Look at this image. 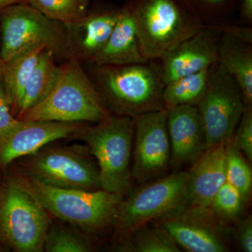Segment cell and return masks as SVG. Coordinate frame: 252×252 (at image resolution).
Returning a JSON list of instances; mask_svg holds the SVG:
<instances>
[{
	"mask_svg": "<svg viewBox=\"0 0 252 252\" xmlns=\"http://www.w3.org/2000/svg\"><path fill=\"white\" fill-rule=\"evenodd\" d=\"M94 65L91 79L111 114L136 118L165 109L159 60L124 65Z\"/></svg>",
	"mask_w": 252,
	"mask_h": 252,
	"instance_id": "cell-1",
	"label": "cell"
},
{
	"mask_svg": "<svg viewBox=\"0 0 252 252\" xmlns=\"http://www.w3.org/2000/svg\"><path fill=\"white\" fill-rule=\"evenodd\" d=\"M141 54L159 60L204 25L182 0H127Z\"/></svg>",
	"mask_w": 252,
	"mask_h": 252,
	"instance_id": "cell-2",
	"label": "cell"
},
{
	"mask_svg": "<svg viewBox=\"0 0 252 252\" xmlns=\"http://www.w3.org/2000/svg\"><path fill=\"white\" fill-rule=\"evenodd\" d=\"M16 177L48 214L90 233H99L114 225L118 207L124 198L103 189L56 188L20 174Z\"/></svg>",
	"mask_w": 252,
	"mask_h": 252,
	"instance_id": "cell-3",
	"label": "cell"
},
{
	"mask_svg": "<svg viewBox=\"0 0 252 252\" xmlns=\"http://www.w3.org/2000/svg\"><path fill=\"white\" fill-rule=\"evenodd\" d=\"M80 63L72 60L61 64V74L54 89L20 120L97 124L109 117L112 114Z\"/></svg>",
	"mask_w": 252,
	"mask_h": 252,
	"instance_id": "cell-4",
	"label": "cell"
},
{
	"mask_svg": "<svg viewBox=\"0 0 252 252\" xmlns=\"http://www.w3.org/2000/svg\"><path fill=\"white\" fill-rule=\"evenodd\" d=\"M135 118L111 114L84 125L74 137L84 141L99 167L101 189L124 195L130 189Z\"/></svg>",
	"mask_w": 252,
	"mask_h": 252,
	"instance_id": "cell-5",
	"label": "cell"
},
{
	"mask_svg": "<svg viewBox=\"0 0 252 252\" xmlns=\"http://www.w3.org/2000/svg\"><path fill=\"white\" fill-rule=\"evenodd\" d=\"M18 174L39 183L61 189H101L99 167L87 145L49 144L18 159Z\"/></svg>",
	"mask_w": 252,
	"mask_h": 252,
	"instance_id": "cell-6",
	"label": "cell"
},
{
	"mask_svg": "<svg viewBox=\"0 0 252 252\" xmlns=\"http://www.w3.org/2000/svg\"><path fill=\"white\" fill-rule=\"evenodd\" d=\"M39 46L54 53L57 60H75L68 46L63 23L46 17L28 4L0 10V54L3 63Z\"/></svg>",
	"mask_w": 252,
	"mask_h": 252,
	"instance_id": "cell-7",
	"label": "cell"
},
{
	"mask_svg": "<svg viewBox=\"0 0 252 252\" xmlns=\"http://www.w3.org/2000/svg\"><path fill=\"white\" fill-rule=\"evenodd\" d=\"M50 225L45 209L16 177L0 189V243L18 252H40Z\"/></svg>",
	"mask_w": 252,
	"mask_h": 252,
	"instance_id": "cell-8",
	"label": "cell"
},
{
	"mask_svg": "<svg viewBox=\"0 0 252 252\" xmlns=\"http://www.w3.org/2000/svg\"><path fill=\"white\" fill-rule=\"evenodd\" d=\"M188 172H175L141 187L122 199L114 225L120 235L170 215L189 205Z\"/></svg>",
	"mask_w": 252,
	"mask_h": 252,
	"instance_id": "cell-9",
	"label": "cell"
},
{
	"mask_svg": "<svg viewBox=\"0 0 252 252\" xmlns=\"http://www.w3.org/2000/svg\"><path fill=\"white\" fill-rule=\"evenodd\" d=\"M245 104L238 84L218 62L210 66L205 92L196 105L207 149L233 138Z\"/></svg>",
	"mask_w": 252,
	"mask_h": 252,
	"instance_id": "cell-10",
	"label": "cell"
},
{
	"mask_svg": "<svg viewBox=\"0 0 252 252\" xmlns=\"http://www.w3.org/2000/svg\"><path fill=\"white\" fill-rule=\"evenodd\" d=\"M189 252L229 251L230 230L210 207L188 205L153 221Z\"/></svg>",
	"mask_w": 252,
	"mask_h": 252,
	"instance_id": "cell-11",
	"label": "cell"
},
{
	"mask_svg": "<svg viewBox=\"0 0 252 252\" xmlns=\"http://www.w3.org/2000/svg\"><path fill=\"white\" fill-rule=\"evenodd\" d=\"M131 177L140 184L161 176L170 167L171 149L166 109L135 118Z\"/></svg>",
	"mask_w": 252,
	"mask_h": 252,
	"instance_id": "cell-12",
	"label": "cell"
},
{
	"mask_svg": "<svg viewBox=\"0 0 252 252\" xmlns=\"http://www.w3.org/2000/svg\"><path fill=\"white\" fill-rule=\"evenodd\" d=\"M84 125L81 122L21 120L15 128L0 137V167L5 168L56 141L74 137Z\"/></svg>",
	"mask_w": 252,
	"mask_h": 252,
	"instance_id": "cell-13",
	"label": "cell"
},
{
	"mask_svg": "<svg viewBox=\"0 0 252 252\" xmlns=\"http://www.w3.org/2000/svg\"><path fill=\"white\" fill-rule=\"evenodd\" d=\"M220 34L217 28L204 26L159 59L164 84L217 63Z\"/></svg>",
	"mask_w": 252,
	"mask_h": 252,
	"instance_id": "cell-14",
	"label": "cell"
},
{
	"mask_svg": "<svg viewBox=\"0 0 252 252\" xmlns=\"http://www.w3.org/2000/svg\"><path fill=\"white\" fill-rule=\"evenodd\" d=\"M171 157L170 167L177 170L193 165L207 149L206 135L195 106L180 105L166 109Z\"/></svg>",
	"mask_w": 252,
	"mask_h": 252,
	"instance_id": "cell-15",
	"label": "cell"
},
{
	"mask_svg": "<svg viewBox=\"0 0 252 252\" xmlns=\"http://www.w3.org/2000/svg\"><path fill=\"white\" fill-rule=\"evenodd\" d=\"M120 9L100 10L88 13L74 22L64 24L68 46L73 58L91 62L101 51L115 26Z\"/></svg>",
	"mask_w": 252,
	"mask_h": 252,
	"instance_id": "cell-16",
	"label": "cell"
},
{
	"mask_svg": "<svg viewBox=\"0 0 252 252\" xmlns=\"http://www.w3.org/2000/svg\"><path fill=\"white\" fill-rule=\"evenodd\" d=\"M225 144L207 149L188 172L189 203L209 207L219 189L226 182Z\"/></svg>",
	"mask_w": 252,
	"mask_h": 252,
	"instance_id": "cell-17",
	"label": "cell"
},
{
	"mask_svg": "<svg viewBox=\"0 0 252 252\" xmlns=\"http://www.w3.org/2000/svg\"><path fill=\"white\" fill-rule=\"evenodd\" d=\"M146 61L141 54L132 16L124 5L103 49L90 63L95 65H124Z\"/></svg>",
	"mask_w": 252,
	"mask_h": 252,
	"instance_id": "cell-18",
	"label": "cell"
},
{
	"mask_svg": "<svg viewBox=\"0 0 252 252\" xmlns=\"http://www.w3.org/2000/svg\"><path fill=\"white\" fill-rule=\"evenodd\" d=\"M217 62L238 84L245 105L252 106V43L221 33Z\"/></svg>",
	"mask_w": 252,
	"mask_h": 252,
	"instance_id": "cell-19",
	"label": "cell"
},
{
	"mask_svg": "<svg viewBox=\"0 0 252 252\" xmlns=\"http://www.w3.org/2000/svg\"><path fill=\"white\" fill-rule=\"evenodd\" d=\"M44 50L45 48L41 46L32 48L16 55L3 64L0 78L9 99L11 112L16 119L26 84Z\"/></svg>",
	"mask_w": 252,
	"mask_h": 252,
	"instance_id": "cell-20",
	"label": "cell"
},
{
	"mask_svg": "<svg viewBox=\"0 0 252 252\" xmlns=\"http://www.w3.org/2000/svg\"><path fill=\"white\" fill-rule=\"evenodd\" d=\"M56 61L54 53L44 50L26 84L18 119L42 102L54 89L61 71Z\"/></svg>",
	"mask_w": 252,
	"mask_h": 252,
	"instance_id": "cell-21",
	"label": "cell"
},
{
	"mask_svg": "<svg viewBox=\"0 0 252 252\" xmlns=\"http://www.w3.org/2000/svg\"><path fill=\"white\" fill-rule=\"evenodd\" d=\"M122 240L119 250L130 252H180L173 239L160 225L154 223L137 227L121 235Z\"/></svg>",
	"mask_w": 252,
	"mask_h": 252,
	"instance_id": "cell-22",
	"label": "cell"
},
{
	"mask_svg": "<svg viewBox=\"0 0 252 252\" xmlns=\"http://www.w3.org/2000/svg\"><path fill=\"white\" fill-rule=\"evenodd\" d=\"M209 69L184 76L165 84L162 91L165 108L180 105L196 107L206 89Z\"/></svg>",
	"mask_w": 252,
	"mask_h": 252,
	"instance_id": "cell-23",
	"label": "cell"
},
{
	"mask_svg": "<svg viewBox=\"0 0 252 252\" xmlns=\"http://www.w3.org/2000/svg\"><path fill=\"white\" fill-rule=\"evenodd\" d=\"M204 26H218L236 22L241 0H182Z\"/></svg>",
	"mask_w": 252,
	"mask_h": 252,
	"instance_id": "cell-24",
	"label": "cell"
},
{
	"mask_svg": "<svg viewBox=\"0 0 252 252\" xmlns=\"http://www.w3.org/2000/svg\"><path fill=\"white\" fill-rule=\"evenodd\" d=\"M46 17L63 24L81 19L89 13L90 0H25Z\"/></svg>",
	"mask_w": 252,
	"mask_h": 252,
	"instance_id": "cell-25",
	"label": "cell"
},
{
	"mask_svg": "<svg viewBox=\"0 0 252 252\" xmlns=\"http://www.w3.org/2000/svg\"><path fill=\"white\" fill-rule=\"evenodd\" d=\"M225 150L226 182L238 189L245 201H248L252 191L251 167L231 140L225 144Z\"/></svg>",
	"mask_w": 252,
	"mask_h": 252,
	"instance_id": "cell-26",
	"label": "cell"
},
{
	"mask_svg": "<svg viewBox=\"0 0 252 252\" xmlns=\"http://www.w3.org/2000/svg\"><path fill=\"white\" fill-rule=\"evenodd\" d=\"M44 250L48 252H88L92 250L90 240L74 229L54 225L48 230Z\"/></svg>",
	"mask_w": 252,
	"mask_h": 252,
	"instance_id": "cell-27",
	"label": "cell"
},
{
	"mask_svg": "<svg viewBox=\"0 0 252 252\" xmlns=\"http://www.w3.org/2000/svg\"><path fill=\"white\" fill-rule=\"evenodd\" d=\"M245 203L238 189L225 182L219 189L209 207L217 218L226 222L238 218Z\"/></svg>",
	"mask_w": 252,
	"mask_h": 252,
	"instance_id": "cell-28",
	"label": "cell"
},
{
	"mask_svg": "<svg viewBox=\"0 0 252 252\" xmlns=\"http://www.w3.org/2000/svg\"><path fill=\"white\" fill-rule=\"evenodd\" d=\"M231 142L249 162L252 161V106L245 105Z\"/></svg>",
	"mask_w": 252,
	"mask_h": 252,
	"instance_id": "cell-29",
	"label": "cell"
},
{
	"mask_svg": "<svg viewBox=\"0 0 252 252\" xmlns=\"http://www.w3.org/2000/svg\"><path fill=\"white\" fill-rule=\"evenodd\" d=\"M20 122L21 120L16 119L11 112L9 99L0 78V137L9 133Z\"/></svg>",
	"mask_w": 252,
	"mask_h": 252,
	"instance_id": "cell-30",
	"label": "cell"
},
{
	"mask_svg": "<svg viewBox=\"0 0 252 252\" xmlns=\"http://www.w3.org/2000/svg\"><path fill=\"white\" fill-rule=\"evenodd\" d=\"M235 237L239 248L244 252H252V217H247L238 222Z\"/></svg>",
	"mask_w": 252,
	"mask_h": 252,
	"instance_id": "cell-31",
	"label": "cell"
},
{
	"mask_svg": "<svg viewBox=\"0 0 252 252\" xmlns=\"http://www.w3.org/2000/svg\"><path fill=\"white\" fill-rule=\"evenodd\" d=\"M238 12L240 14V23L252 26V0H241Z\"/></svg>",
	"mask_w": 252,
	"mask_h": 252,
	"instance_id": "cell-32",
	"label": "cell"
},
{
	"mask_svg": "<svg viewBox=\"0 0 252 252\" xmlns=\"http://www.w3.org/2000/svg\"><path fill=\"white\" fill-rule=\"evenodd\" d=\"M18 4H26L25 0H0V10Z\"/></svg>",
	"mask_w": 252,
	"mask_h": 252,
	"instance_id": "cell-33",
	"label": "cell"
},
{
	"mask_svg": "<svg viewBox=\"0 0 252 252\" xmlns=\"http://www.w3.org/2000/svg\"><path fill=\"white\" fill-rule=\"evenodd\" d=\"M3 64H4V63H3L2 59H1V54H0V74H1V69H2Z\"/></svg>",
	"mask_w": 252,
	"mask_h": 252,
	"instance_id": "cell-34",
	"label": "cell"
},
{
	"mask_svg": "<svg viewBox=\"0 0 252 252\" xmlns=\"http://www.w3.org/2000/svg\"><path fill=\"white\" fill-rule=\"evenodd\" d=\"M1 186H2V184H1V178H0V189L1 188Z\"/></svg>",
	"mask_w": 252,
	"mask_h": 252,
	"instance_id": "cell-35",
	"label": "cell"
}]
</instances>
